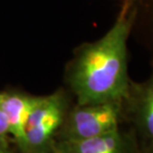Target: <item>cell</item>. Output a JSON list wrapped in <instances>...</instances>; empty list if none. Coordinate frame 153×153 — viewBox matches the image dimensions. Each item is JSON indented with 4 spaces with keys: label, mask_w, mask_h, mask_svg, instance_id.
I'll list each match as a JSON object with an SVG mask.
<instances>
[{
    "label": "cell",
    "mask_w": 153,
    "mask_h": 153,
    "mask_svg": "<svg viewBox=\"0 0 153 153\" xmlns=\"http://www.w3.org/2000/svg\"><path fill=\"white\" fill-rule=\"evenodd\" d=\"M133 0H125L112 28L81 47L67 71V83L78 105L123 102L128 93V41L133 30Z\"/></svg>",
    "instance_id": "cell-1"
},
{
    "label": "cell",
    "mask_w": 153,
    "mask_h": 153,
    "mask_svg": "<svg viewBox=\"0 0 153 153\" xmlns=\"http://www.w3.org/2000/svg\"><path fill=\"white\" fill-rule=\"evenodd\" d=\"M125 123L123 102L70 106L56 140H80L115 131Z\"/></svg>",
    "instance_id": "cell-2"
},
{
    "label": "cell",
    "mask_w": 153,
    "mask_h": 153,
    "mask_svg": "<svg viewBox=\"0 0 153 153\" xmlns=\"http://www.w3.org/2000/svg\"><path fill=\"white\" fill-rule=\"evenodd\" d=\"M70 108L63 91L40 96L26 128L25 153H53L58 132Z\"/></svg>",
    "instance_id": "cell-3"
},
{
    "label": "cell",
    "mask_w": 153,
    "mask_h": 153,
    "mask_svg": "<svg viewBox=\"0 0 153 153\" xmlns=\"http://www.w3.org/2000/svg\"><path fill=\"white\" fill-rule=\"evenodd\" d=\"M151 68L143 82L131 80L123 105L125 123L134 131L142 147L153 150V59Z\"/></svg>",
    "instance_id": "cell-4"
},
{
    "label": "cell",
    "mask_w": 153,
    "mask_h": 153,
    "mask_svg": "<svg viewBox=\"0 0 153 153\" xmlns=\"http://www.w3.org/2000/svg\"><path fill=\"white\" fill-rule=\"evenodd\" d=\"M142 147L131 128L80 140H56L53 153H141Z\"/></svg>",
    "instance_id": "cell-5"
},
{
    "label": "cell",
    "mask_w": 153,
    "mask_h": 153,
    "mask_svg": "<svg viewBox=\"0 0 153 153\" xmlns=\"http://www.w3.org/2000/svg\"><path fill=\"white\" fill-rule=\"evenodd\" d=\"M1 93V103L8 125V136L20 153L26 152V128L32 110L40 96L17 91Z\"/></svg>",
    "instance_id": "cell-6"
},
{
    "label": "cell",
    "mask_w": 153,
    "mask_h": 153,
    "mask_svg": "<svg viewBox=\"0 0 153 153\" xmlns=\"http://www.w3.org/2000/svg\"><path fill=\"white\" fill-rule=\"evenodd\" d=\"M135 9L134 24L140 23L146 32L149 53L153 59V0H133Z\"/></svg>",
    "instance_id": "cell-7"
},
{
    "label": "cell",
    "mask_w": 153,
    "mask_h": 153,
    "mask_svg": "<svg viewBox=\"0 0 153 153\" xmlns=\"http://www.w3.org/2000/svg\"><path fill=\"white\" fill-rule=\"evenodd\" d=\"M0 153H20L9 136L0 138Z\"/></svg>",
    "instance_id": "cell-8"
},
{
    "label": "cell",
    "mask_w": 153,
    "mask_h": 153,
    "mask_svg": "<svg viewBox=\"0 0 153 153\" xmlns=\"http://www.w3.org/2000/svg\"><path fill=\"white\" fill-rule=\"evenodd\" d=\"M8 136V125L4 111L2 108L1 103V93H0V138Z\"/></svg>",
    "instance_id": "cell-9"
},
{
    "label": "cell",
    "mask_w": 153,
    "mask_h": 153,
    "mask_svg": "<svg viewBox=\"0 0 153 153\" xmlns=\"http://www.w3.org/2000/svg\"><path fill=\"white\" fill-rule=\"evenodd\" d=\"M142 147V146H141ZM141 153H153V150H151V149H148V148H144L142 147V151Z\"/></svg>",
    "instance_id": "cell-10"
}]
</instances>
